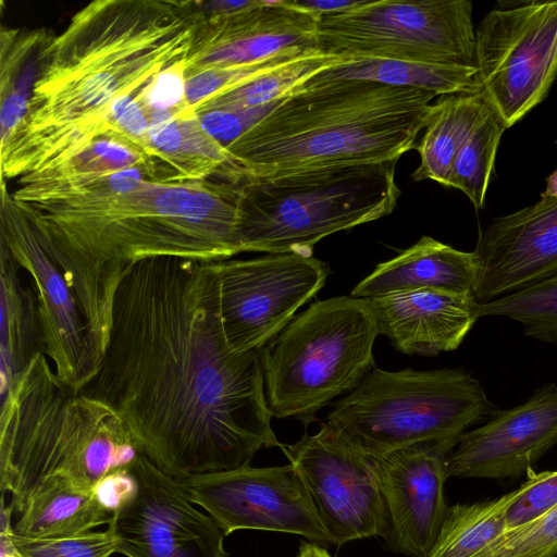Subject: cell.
<instances>
[{
  "instance_id": "obj_1",
  "label": "cell",
  "mask_w": 557,
  "mask_h": 557,
  "mask_svg": "<svg viewBox=\"0 0 557 557\" xmlns=\"http://www.w3.org/2000/svg\"><path fill=\"white\" fill-rule=\"evenodd\" d=\"M81 392L117 413L175 480L234 470L282 445L262 349L235 352L227 344L215 261L161 257L129 268L101 364Z\"/></svg>"
},
{
  "instance_id": "obj_2",
  "label": "cell",
  "mask_w": 557,
  "mask_h": 557,
  "mask_svg": "<svg viewBox=\"0 0 557 557\" xmlns=\"http://www.w3.org/2000/svg\"><path fill=\"white\" fill-rule=\"evenodd\" d=\"M197 1L96 0L46 37L28 110L0 145L1 180L52 168L112 135V108L185 58Z\"/></svg>"
},
{
  "instance_id": "obj_3",
  "label": "cell",
  "mask_w": 557,
  "mask_h": 557,
  "mask_svg": "<svg viewBox=\"0 0 557 557\" xmlns=\"http://www.w3.org/2000/svg\"><path fill=\"white\" fill-rule=\"evenodd\" d=\"M15 203L76 297L94 375L129 268L150 258L213 262L242 252L239 187L232 183L144 180L129 189Z\"/></svg>"
},
{
  "instance_id": "obj_4",
  "label": "cell",
  "mask_w": 557,
  "mask_h": 557,
  "mask_svg": "<svg viewBox=\"0 0 557 557\" xmlns=\"http://www.w3.org/2000/svg\"><path fill=\"white\" fill-rule=\"evenodd\" d=\"M436 95L358 79H309L226 147L223 176L245 178L398 161L414 149Z\"/></svg>"
},
{
  "instance_id": "obj_5",
  "label": "cell",
  "mask_w": 557,
  "mask_h": 557,
  "mask_svg": "<svg viewBox=\"0 0 557 557\" xmlns=\"http://www.w3.org/2000/svg\"><path fill=\"white\" fill-rule=\"evenodd\" d=\"M144 455L117 413L63 382L44 352L1 399L0 487L11 494L12 513L46 479L94 488Z\"/></svg>"
},
{
  "instance_id": "obj_6",
  "label": "cell",
  "mask_w": 557,
  "mask_h": 557,
  "mask_svg": "<svg viewBox=\"0 0 557 557\" xmlns=\"http://www.w3.org/2000/svg\"><path fill=\"white\" fill-rule=\"evenodd\" d=\"M397 161L299 170L240 181L242 252L312 256L322 238L388 215Z\"/></svg>"
},
{
  "instance_id": "obj_7",
  "label": "cell",
  "mask_w": 557,
  "mask_h": 557,
  "mask_svg": "<svg viewBox=\"0 0 557 557\" xmlns=\"http://www.w3.org/2000/svg\"><path fill=\"white\" fill-rule=\"evenodd\" d=\"M481 382L462 369H372L327 416V424L369 457L422 442L456 446L495 411Z\"/></svg>"
},
{
  "instance_id": "obj_8",
  "label": "cell",
  "mask_w": 557,
  "mask_h": 557,
  "mask_svg": "<svg viewBox=\"0 0 557 557\" xmlns=\"http://www.w3.org/2000/svg\"><path fill=\"white\" fill-rule=\"evenodd\" d=\"M379 329L369 298L315 301L262 348L269 410L305 424L375 368Z\"/></svg>"
},
{
  "instance_id": "obj_9",
  "label": "cell",
  "mask_w": 557,
  "mask_h": 557,
  "mask_svg": "<svg viewBox=\"0 0 557 557\" xmlns=\"http://www.w3.org/2000/svg\"><path fill=\"white\" fill-rule=\"evenodd\" d=\"M468 0H359L319 16L317 48L344 59L475 66Z\"/></svg>"
},
{
  "instance_id": "obj_10",
  "label": "cell",
  "mask_w": 557,
  "mask_h": 557,
  "mask_svg": "<svg viewBox=\"0 0 557 557\" xmlns=\"http://www.w3.org/2000/svg\"><path fill=\"white\" fill-rule=\"evenodd\" d=\"M475 37L481 90L509 128L546 98L557 77V0L493 9Z\"/></svg>"
},
{
  "instance_id": "obj_11",
  "label": "cell",
  "mask_w": 557,
  "mask_h": 557,
  "mask_svg": "<svg viewBox=\"0 0 557 557\" xmlns=\"http://www.w3.org/2000/svg\"><path fill=\"white\" fill-rule=\"evenodd\" d=\"M225 337L235 352L264 348L325 285L329 265L298 253L215 261Z\"/></svg>"
},
{
  "instance_id": "obj_12",
  "label": "cell",
  "mask_w": 557,
  "mask_h": 557,
  "mask_svg": "<svg viewBox=\"0 0 557 557\" xmlns=\"http://www.w3.org/2000/svg\"><path fill=\"white\" fill-rule=\"evenodd\" d=\"M281 449L301 479L327 542L339 546L385 536L388 515L372 457L350 446L327 423Z\"/></svg>"
},
{
  "instance_id": "obj_13",
  "label": "cell",
  "mask_w": 557,
  "mask_h": 557,
  "mask_svg": "<svg viewBox=\"0 0 557 557\" xmlns=\"http://www.w3.org/2000/svg\"><path fill=\"white\" fill-rule=\"evenodd\" d=\"M177 481L224 535L260 530L327 542L307 490L290 463L267 468L247 465Z\"/></svg>"
},
{
  "instance_id": "obj_14",
  "label": "cell",
  "mask_w": 557,
  "mask_h": 557,
  "mask_svg": "<svg viewBox=\"0 0 557 557\" xmlns=\"http://www.w3.org/2000/svg\"><path fill=\"white\" fill-rule=\"evenodd\" d=\"M136 491L108 529L127 557H227L218 523L200 512L177 480L145 455L133 463Z\"/></svg>"
},
{
  "instance_id": "obj_15",
  "label": "cell",
  "mask_w": 557,
  "mask_h": 557,
  "mask_svg": "<svg viewBox=\"0 0 557 557\" xmlns=\"http://www.w3.org/2000/svg\"><path fill=\"white\" fill-rule=\"evenodd\" d=\"M1 244L29 276L37 300L44 354L57 375L81 391L94 376L83 314L61 270L7 190L5 181H1Z\"/></svg>"
},
{
  "instance_id": "obj_16",
  "label": "cell",
  "mask_w": 557,
  "mask_h": 557,
  "mask_svg": "<svg viewBox=\"0 0 557 557\" xmlns=\"http://www.w3.org/2000/svg\"><path fill=\"white\" fill-rule=\"evenodd\" d=\"M318 22L319 15L288 0H253L231 14L200 12L185 58L186 78L206 70L256 63L292 49L317 48Z\"/></svg>"
},
{
  "instance_id": "obj_17",
  "label": "cell",
  "mask_w": 557,
  "mask_h": 557,
  "mask_svg": "<svg viewBox=\"0 0 557 557\" xmlns=\"http://www.w3.org/2000/svg\"><path fill=\"white\" fill-rule=\"evenodd\" d=\"M557 444V384L546 383L523 403L496 410L465 432L447 456L448 478L518 479Z\"/></svg>"
},
{
  "instance_id": "obj_18",
  "label": "cell",
  "mask_w": 557,
  "mask_h": 557,
  "mask_svg": "<svg viewBox=\"0 0 557 557\" xmlns=\"http://www.w3.org/2000/svg\"><path fill=\"white\" fill-rule=\"evenodd\" d=\"M454 447L422 442L372 457L395 543L404 554L425 557L436 542L448 508L444 485Z\"/></svg>"
},
{
  "instance_id": "obj_19",
  "label": "cell",
  "mask_w": 557,
  "mask_h": 557,
  "mask_svg": "<svg viewBox=\"0 0 557 557\" xmlns=\"http://www.w3.org/2000/svg\"><path fill=\"white\" fill-rule=\"evenodd\" d=\"M479 261L478 304L520 290L557 273V199L494 219L473 250Z\"/></svg>"
},
{
  "instance_id": "obj_20",
  "label": "cell",
  "mask_w": 557,
  "mask_h": 557,
  "mask_svg": "<svg viewBox=\"0 0 557 557\" xmlns=\"http://www.w3.org/2000/svg\"><path fill=\"white\" fill-rule=\"evenodd\" d=\"M379 335L407 355L457 349L479 320L473 296L434 289L403 290L369 298Z\"/></svg>"
},
{
  "instance_id": "obj_21",
  "label": "cell",
  "mask_w": 557,
  "mask_h": 557,
  "mask_svg": "<svg viewBox=\"0 0 557 557\" xmlns=\"http://www.w3.org/2000/svg\"><path fill=\"white\" fill-rule=\"evenodd\" d=\"M478 280L479 261L474 251H461L422 236L395 258L377 264L352 288L350 296L371 298L403 290L434 289L474 297Z\"/></svg>"
},
{
  "instance_id": "obj_22",
  "label": "cell",
  "mask_w": 557,
  "mask_h": 557,
  "mask_svg": "<svg viewBox=\"0 0 557 557\" xmlns=\"http://www.w3.org/2000/svg\"><path fill=\"white\" fill-rule=\"evenodd\" d=\"M136 168L168 181L163 169L134 145L116 137L103 136L67 160L18 178L15 202H37L71 197L102 177Z\"/></svg>"
},
{
  "instance_id": "obj_23",
  "label": "cell",
  "mask_w": 557,
  "mask_h": 557,
  "mask_svg": "<svg viewBox=\"0 0 557 557\" xmlns=\"http://www.w3.org/2000/svg\"><path fill=\"white\" fill-rule=\"evenodd\" d=\"M13 513V533L25 539H54L92 531L110 523L113 515L98 500L94 488L52 476L34 486Z\"/></svg>"
},
{
  "instance_id": "obj_24",
  "label": "cell",
  "mask_w": 557,
  "mask_h": 557,
  "mask_svg": "<svg viewBox=\"0 0 557 557\" xmlns=\"http://www.w3.org/2000/svg\"><path fill=\"white\" fill-rule=\"evenodd\" d=\"M0 395L4 398L32 360L44 352L36 295L0 245Z\"/></svg>"
},
{
  "instance_id": "obj_25",
  "label": "cell",
  "mask_w": 557,
  "mask_h": 557,
  "mask_svg": "<svg viewBox=\"0 0 557 557\" xmlns=\"http://www.w3.org/2000/svg\"><path fill=\"white\" fill-rule=\"evenodd\" d=\"M149 143L156 160L173 181H205L222 175L230 156L187 107L149 115Z\"/></svg>"
},
{
  "instance_id": "obj_26",
  "label": "cell",
  "mask_w": 557,
  "mask_h": 557,
  "mask_svg": "<svg viewBox=\"0 0 557 557\" xmlns=\"http://www.w3.org/2000/svg\"><path fill=\"white\" fill-rule=\"evenodd\" d=\"M490 108L491 103L482 90L442 96L432 104L424 134L414 147L420 163L411 178L432 180L447 186L458 151Z\"/></svg>"
},
{
  "instance_id": "obj_27",
  "label": "cell",
  "mask_w": 557,
  "mask_h": 557,
  "mask_svg": "<svg viewBox=\"0 0 557 557\" xmlns=\"http://www.w3.org/2000/svg\"><path fill=\"white\" fill-rule=\"evenodd\" d=\"M370 81L410 87L436 96L481 91L476 66L442 65L383 59H355L324 70L312 78Z\"/></svg>"
},
{
  "instance_id": "obj_28",
  "label": "cell",
  "mask_w": 557,
  "mask_h": 557,
  "mask_svg": "<svg viewBox=\"0 0 557 557\" xmlns=\"http://www.w3.org/2000/svg\"><path fill=\"white\" fill-rule=\"evenodd\" d=\"M520 486L498 498L449 506L425 557H474L506 531V515Z\"/></svg>"
},
{
  "instance_id": "obj_29",
  "label": "cell",
  "mask_w": 557,
  "mask_h": 557,
  "mask_svg": "<svg viewBox=\"0 0 557 557\" xmlns=\"http://www.w3.org/2000/svg\"><path fill=\"white\" fill-rule=\"evenodd\" d=\"M347 61L348 59L313 49L286 65L272 70L255 81L201 104L196 113L216 109L242 111L275 104L292 95L314 75Z\"/></svg>"
},
{
  "instance_id": "obj_30",
  "label": "cell",
  "mask_w": 557,
  "mask_h": 557,
  "mask_svg": "<svg viewBox=\"0 0 557 557\" xmlns=\"http://www.w3.org/2000/svg\"><path fill=\"white\" fill-rule=\"evenodd\" d=\"M478 319L505 317L523 326V334L557 345V273L520 290L475 304Z\"/></svg>"
},
{
  "instance_id": "obj_31",
  "label": "cell",
  "mask_w": 557,
  "mask_h": 557,
  "mask_svg": "<svg viewBox=\"0 0 557 557\" xmlns=\"http://www.w3.org/2000/svg\"><path fill=\"white\" fill-rule=\"evenodd\" d=\"M505 129V122L491 104L453 162L447 187L466 194L476 210L484 205L497 148Z\"/></svg>"
},
{
  "instance_id": "obj_32",
  "label": "cell",
  "mask_w": 557,
  "mask_h": 557,
  "mask_svg": "<svg viewBox=\"0 0 557 557\" xmlns=\"http://www.w3.org/2000/svg\"><path fill=\"white\" fill-rule=\"evenodd\" d=\"M1 511V535L8 537L12 545L11 557H110L117 553L119 542L109 529L65 537L25 539L13 533L11 510L2 505Z\"/></svg>"
},
{
  "instance_id": "obj_33",
  "label": "cell",
  "mask_w": 557,
  "mask_h": 557,
  "mask_svg": "<svg viewBox=\"0 0 557 557\" xmlns=\"http://www.w3.org/2000/svg\"><path fill=\"white\" fill-rule=\"evenodd\" d=\"M313 49L317 48L292 49L256 63L211 69L193 74L186 78L185 107L196 112L201 104L286 65Z\"/></svg>"
},
{
  "instance_id": "obj_34",
  "label": "cell",
  "mask_w": 557,
  "mask_h": 557,
  "mask_svg": "<svg viewBox=\"0 0 557 557\" xmlns=\"http://www.w3.org/2000/svg\"><path fill=\"white\" fill-rule=\"evenodd\" d=\"M474 557H557V505L537 519L505 531Z\"/></svg>"
},
{
  "instance_id": "obj_35",
  "label": "cell",
  "mask_w": 557,
  "mask_h": 557,
  "mask_svg": "<svg viewBox=\"0 0 557 557\" xmlns=\"http://www.w3.org/2000/svg\"><path fill=\"white\" fill-rule=\"evenodd\" d=\"M506 515V531L531 522L557 505V470L528 471Z\"/></svg>"
},
{
  "instance_id": "obj_36",
  "label": "cell",
  "mask_w": 557,
  "mask_h": 557,
  "mask_svg": "<svg viewBox=\"0 0 557 557\" xmlns=\"http://www.w3.org/2000/svg\"><path fill=\"white\" fill-rule=\"evenodd\" d=\"M185 58L154 75L136 92L148 116L156 113L174 112L185 107Z\"/></svg>"
},
{
  "instance_id": "obj_37",
  "label": "cell",
  "mask_w": 557,
  "mask_h": 557,
  "mask_svg": "<svg viewBox=\"0 0 557 557\" xmlns=\"http://www.w3.org/2000/svg\"><path fill=\"white\" fill-rule=\"evenodd\" d=\"M277 103L242 111L209 110L198 113V115L207 133L226 148Z\"/></svg>"
},
{
  "instance_id": "obj_38",
  "label": "cell",
  "mask_w": 557,
  "mask_h": 557,
  "mask_svg": "<svg viewBox=\"0 0 557 557\" xmlns=\"http://www.w3.org/2000/svg\"><path fill=\"white\" fill-rule=\"evenodd\" d=\"M132 466L109 473L94 487L98 500L112 515L135 494L137 484Z\"/></svg>"
},
{
  "instance_id": "obj_39",
  "label": "cell",
  "mask_w": 557,
  "mask_h": 557,
  "mask_svg": "<svg viewBox=\"0 0 557 557\" xmlns=\"http://www.w3.org/2000/svg\"><path fill=\"white\" fill-rule=\"evenodd\" d=\"M358 1L359 0H300L296 1V3L299 7L321 16L346 10L357 4Z\"/></svg>"
},
{
  "instance_id": "obj_40",
  "label": "cell",
  "mask_w": 557,
  "mask_h": 557,
  "mask_svg": "<svg viewBox=\"0 0 557 557\" xmlns=\"http://www.w3.org/2000/svg\"><path fill=\"white\" fill-rule=\"evenodd\" d=\"M298 557H332L326 549L314 544L302 542L299 547Z\"/></svg>"
},
{
  "instance_id": "obj_41",
  "label": "cell",
  "mask_w": 557,
  "mask_h": 557,
  "mask_svg": "<svg viewBox=\"0 0 557 557\" xmlns=\"http://www.w3.org/2000/svg\"><path fill=\"white\" fill-rule=\"evenodd\" d=\"M545 196L557 199V168L556 170L546 178V188L542 193Z\"/></svg>"
}]
</instances>
